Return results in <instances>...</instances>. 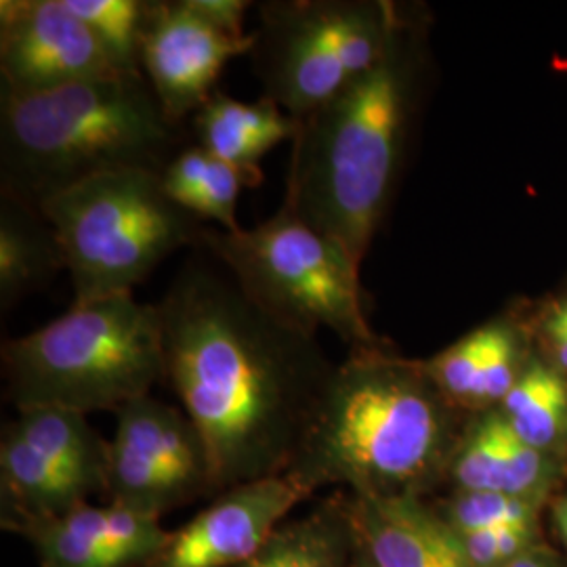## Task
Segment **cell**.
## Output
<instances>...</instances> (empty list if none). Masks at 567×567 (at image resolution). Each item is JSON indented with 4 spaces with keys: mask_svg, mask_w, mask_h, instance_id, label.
Here are the masks:
<instances>
[{
    "mask_svg": "<svg viewBox=\"0 0 567 567\" xmlns=\"http://www.w3.org/2000/svg\"><path fill=\"white\" fill-rule=\"evenodd\" d=\"M311 496L290 477L231 486L179 529L147 567H240Z\"/></svg>",
    "mask_w": 567,
    "mask_h": 567,
    "instance_id": "cell-11",
    "label": "cell"
},
{
    "mask_svg": "<svg viewBox=\"0 0 567 567\" xmlns=\"http://www.w3.org/2000/svg\"><path fill=\"white\" fill-rule=\"evenodd\" d=\"M358 567H368V566H365L364 561H362V555H360V566H358Z\"/></svg>",
    "mask_w": 567,
    "mask_h": 567,
    "instance_id": "cell-32",
    "label": "cell"
},
{
    "mask_svg": "<svg viewBox=\"0 0 567 567\" xmlns=\"http://www.w3.org/2000/svg\"><path fill=\"white\" fill-rule=\"evenodd\" d=\"M515 377V341L507 326H486V351L480 368V377L473 391L471 408L496 404L507 398L517 383Z\"/></svg>",
    "mask_w": 567,
    "mask_h": 567,
    "instance_id": "cell-25",
    "label": "cell"
},
{
    "mask_svg": "<svg viewBox=\"0 0 567 567\" xmlns=\"http://www.w3.org/2000/svg\"><path fill=\"white\" fill-rule=\"evenodd\" d=\"M112 442L164 466L192 496H217L213 465L200 431L187 412L163 400L143 395L122 405Z\"/></svg>",
    "mask_w": 567,
    "mask_h": 567,
    "instance_id": "cell-14",
    "label": "cell"
},
{
    "mask_svg": "<svg viewBox=\"0 0 567 567\" xmlns=\"http://www.w3.org/2000/svg\"><path fill=\"white\" fill-rule=\"evenodd\" d=\"M503 567H559L557 564H553L548 557H543V555H538V553H532V550H526L524 555H519V557H515L513 561H508L507 566Z\"/></svg>",
    "mask_w": 567,
    "mask_h": 567,
    "instance_id": "cell-29",
    "label": "cell"
},
{
    "mask_svg": "<svg viewBox=\"0 0 567 567\" xmlns=\"http://www.w3.org/2000/svg\"><path fill=\"white\" fill-rule=\"evenodd\" d=\"M299 126L301 122L269 97L238 102L219 89L194 114L196 143L234 166L248 187L264 183L265 154L280 143H292Z\"/></svg>",
    "mask_w": 567,
    "mask_h": 567,
    "instance_id": "cell-15",
    "label": "cell"
},
{
    "mask_svg": "<svg viewBox=\"0 0 567 567\" xmlns=\"http://www.w3.org/2000/svg\"><path fill=\"white\" fill-rule=\"evenodd\" d=\"M116 74L65 0L0 2V81L16 95Z\"/></svg>",
    "mask_w": 567,
    "mask_h": 567,
    "instance_id": "cell-10",
    "label": "cell"
},
{
    "mask_svg": "<svg viewBox=\"0 0 567 567\" xmlns=\"http://www.w3.org/2000/svg\"><path fill=\"white\" fill-rule=\"evenodd\" d=\"M503 473L505 416L486 414L461 435L447 477L461 492H503Z\"/></svg>",
    "mask_w": 567,
    "mask_h": 567,
    "instance_id": "cell-23",
    "label": "cell"
},
{
    "mask_svg": "<svg viewBox=\"0 0 567 567\" xmlns=\"http://www.w3.org/2000/svg\"><path fill=\"white\" fill-rule=\"evenodd\" d=\"M456 536L465 550L468 566L503 567L526 553L534 536V526L487 527Z\"/></svg>",
    "mask_w": 567,
    "mask_h": 567,
    "instance_id": "cell-26",
    "label": "cell"
},
{
    "mask_svg": "<svg viewBox=\"0 0 567 567\" xmlns=\"http://www.w3.org/2000/svg\"><path fill=\"white\" fill-rule=\"evenodd\" d=\"M416 63L400 28L383 60L301 121L284 203L358 265L383 221L404 154Z\"/></svg>",
    "mask_w": 567,
    "mask_h": 567,
    "instance_id": "cell-3",
    "label": "cell"
},
{
    "mask_svg": "<svg viewBox=\"0 0 567 567\" xmlns=\"http://www.w3.org/2000/svg\"><path fill=\"white\" fill-rule=\"evenodd\" d=\"M547 322L561 326V328H566L567 330V301L557 305V307H553V311H550V316H548Z\"/></svg>",
    "mask_w": 567,
    "mask_h": 567,
    "instance_id": "cell-30",
    "label": "cell"
},
{
    "mask_svg": "<svg viewBox=\"0 0 567 567\" xmlns=\"http://www.w3.org/2000/svg\"><path fill=\"white\" fill-rule=\"evenodd\" d=\"M501 414L519 440L545 452L561 437L566 426V385L553 370L534 365L508 391Z\"/></svg>",
    "mask_w": 567,
    "mask_h": 567,
    "instance_id": "cell-21",
    "label": "cell"
},
{
    "mask_svg": "<svg viewBox=\"0 0 567 567\" xmlns=\"http://www.w3.org/2000/svg\"><path fill=\"white\" fill-rule=\"evenodd\" d=\"M65 4L89 28L116 74H142L143 34L152 0H65Z\"/></svg>",
    "mask_w": 567,
    "mask_h": 567,
    "instance_id": "cell-22",
    "label": "cell"
},
{
    "mask_svg": "<svg viewBox=\"0 0 567 567\" xmlns=\"http://www.w3.org/2000/svg\"><path fill=\"white\" fill-rule=\"evenodd\" d=\"M454 405L421 364L351 351L337 364L286 477L313 498H421L447 475L461 435Z\"/></svg>",
    "mask_w": 567,
    "mask_h": 567,
    "instance_id": "cell-2",
    "label": "cell"
},
{
    "mask_svg": "<svg viewBox=\"0 0 567 567\" xmlns=\"http://www.w3.org/2000/svg\"><path fill=\"white\" fill-rule=\"evenodd\" d=\"M547 471V461L543 450L529 446L515 435L505 419V473L503 492L511 496L532 498V492L543 482Z\"/></svg>",
    "mask_w": 567,
    "mask_h": 567,
    "instance_id": "cell-27",
    "label": "cell"
},
{
    "mask_svg": "<svg viewBox=\"0 0 567 567\" xmlns=\"http://www.w3.org/2000/svg\"><path fill=\"white\" fill-rule=\"evenodd\" d=\"M349 496L368 567H471L458 536L423 498Z\"/></svg>",
    "mask_w": 567,
    "mask_h": 567,
    "instance_id": "cell-13",
    "label": "cell"
},
{
    "mask_svg": "<svg viewBox=\"0 0 567 567\" xmlns=\"http://www.w3.org/2000/svg\"><path fill=\"white\" fill-rule=\"evenodd\" d=\"M0 496L2 527L13 534L25 524L58 517L89 503V494L79 484L61 475L7 426L0 440Z\"/></svg>",
    "mask_w": 567,
    "mask_h": 567,
    "instance_id": "cell-19",
    "label": "cell"
},
{
    "mask_svg": "<svg viewBox=\"0 0 567 567\" xmlns=\"http://www.w3.org/2000/svg\"><path fill=\"white\" fill-rule=\"evenodd\" d=\"M58 234L74 303L133 295L158 265L200 246L206 224L164 192L161 173L95 175L39 204Z\"/></svg>",
    "mask_w": 567,
    "mask_h": 567,
    "instance_id": "cell-6",
    "label": "cell"
},
{
    "mask_svg": "<svg viewBox=\"0 0 567 567\" xmlns=\"http://www.w3.org/2000/svg\"><path fill=\"white\" fill-rule=\"evenodd\" d=\"M192 7L196 9V13H200L204 20L213 23L215 28L224 30L225 34L244 39L250 32H246L244 20L250 7H255L252 2L246 0H189Z\"/></svg>",
    "mask_w": 567,
    "mask_h": 567,
    "instance_id": "cell-28",
    "label": "cell"
},
{
    "mask_svg": "<svg viewBox=\"0 0 567 567\" xmlns=\"http://www.w3.org/2000/svg\"><path fill=\"white\" fill-rule=\"evenodd\" d=\"M255 32L225 34L204 20L189 0H152L142 44V74L166 116L182 124L217 91L225 65L250 55Z\"/></svg>",
    "mask_w": 567,
    "mask_h": 567,
    "instance_id": "cell-9",
    "label": "cell"
},
{
    "mask_svg": "<svg viewBox=\"0 0 567 567\" xmlns=\"http://www.w3.org/2000/svg\"><path fill=\"white\" fill-rule=\"evenodd\" d=\"M161 179L166 196L204 224H217L224 231L240 229L236 208L243 187H248L246 179L203 145H185L166 164Z\"/></svg>",
    "mask_w": 567,
    "mask_h": 567,
    "instance_id": "cell-20",
    "label": "cell"
},
{
    "mask_svg": "<svg viewBox=\"0 0 567 567\" xmlns=\"http://www.w3.org/2000/svg\"><path fill=\"white\" fill-rule=\"evenodd\" d=\"M454 534H471L487 527L534 526L532 498L503 492H461L437 511Z\"/></svg>",
    "mask_w": 567,
    "mask_h": 567,
    "instance_id": "cell-24",
    "label": "cell"
},
{
    "mask_svg": "<svg viewBox=\"0 0 567 567\" xmlns=\"http://www.w3.org/2000/svg\"><path fill=\"white\" fill-rule=\"evenodd\" d=\"M250 63L264 97L301 122L370 72L398 32L383 2L267 0Z\"/></svg>",
    "mask_w": 567,
    "mask_h": 567,
    "instance_id": "cell-8",
    "label": "cell"
},
{
    "mask_svg": "<svg viewBox=\"0 0 567 567\" xmlns=\"http://www.w3.org/2000/svg\"><path fill=\"white\" fill-rule=\"evenodd\" d=\"M61 269L63 250L41 208L0 189V313L44 288Z\"/></svg>",
    "mask_w": 567,
    "mask_h": 567,
    "instance_id": "cell-17",
    "label": "cell"
},
{
    "mask_svg": "<svg viewBox=\"0 0 567 567\" xmlns=\"http://www.w3.org/2000/svg\"><path fill=\"white\" fill-rule=\"evenodd\" d=\"M39 567H147L166 547L161 517L107 503L79 507L21 526Z\"/></svg>",
    "mask_w": 567,
    "mask_h": 567,
    "instance_id": "cell-12",
    "label": "cell"
},
{
    "mask_svg": "<svg viewBox=\"0 0 567 567\" xmlns=\"http://www.w3.org/2000/svg\"><path fill=\"white\" fill-rule=\"evenodd\" d=\"M360 543L344 492H332L290 517L240 567H358Z\"/></svg>",
    "mask_w": 567,
    "mask_h": 567,
    "instance_id": "cell-16",
    "label": "cell"
},
{
    "mask_svg": "<svg viewBox=\"0 0 567 567\" xmlns=\"http://www.w3.org/2000/svg\"><path fill=\"white\" fill-rule=\"evenodd\" d=\"M555 515H557V524H559V529H561V534H564V538H566L567 543V501L559 503Z\"/></svg>",
    "mask_w": 567,
    "mask_h": 567,
    "instance_id": "cell-31",
    "label": "cell"
},
{
    "mask_svg": "<svg viewBox=\"0 0 567 567\" xmlns=\"http://www.w3.org/2000/svg\"><path fill=\"white\" fill-rule=\"evenodd\" d=\"M156 305L166 383L203 435L217 494L286 475L337 368L318 337L206 264L185 265Z\"/></svg>",
    "mask_w": 567,
    "mask_h": 567,
    "instance_id": "cell-1",
    "label": "cell"
},
{
    "mask_svg": "<svg viewBox=\"0 0 567 567\" xmlns=\"http://www.w3.org/2000/svg\"><path fill=\"white\" fill-rule=\"evenodd\" d=\"M200 246L244 292L307 334L334 332L358 349H379L365 320L360 267L286 204L264 224L224 231L206 227Z\"/></svg>",
    "mask_w": 567,
    "mask_h": 567,
    "instance_id": "cell-7",
    "label": "cell"
},
{
    "mask_svg": "<svg viewBox=\"0 0 567 567\" xmlns=\"http://www.w3.org/2000/svg\"><path fill=\"white\" fill-rule=\"evenodd\" d=\"M2 379L18 410L116 412L166 383L158 305L133 295L74 303L58 320L2 344Z\"/></svg>",
    "mask_w": 567,
    "mask_h": 567,
    "instance_id": "cell-5",
    "label": "cell"
},
{
    "mask_svg": "<svg viewBox=\"0 0 567 567\" xmlns=\"http://www.w3.org/2000/svg\"><path fill=\"white\" fill-rule=\"evenodd\" d=\"M183 147L182 124L142 74L0 97V189L37 206L103 173H163Z\"/></svg>",
    "mask_w": 567,
    "mask_h": 567,
    "instance_id": "cell-4",
    "label": "cell"
},
{
    "mask_svg": "<svg viewBox=\"0 0 567 567\" xmlns=\"http://www.w3.org/2000/svg\"><path fill=\"white\" fill-rule=\"evenodd\" d=\"M4 426L89 496L105 494L110 442L91 426L86 414L65 408H25Z\"/></svg>",
    "mask_w": 567,
    "mask_h": 567,
    "instance_id": "cell-18",
    "label": "cell"
}]
</instances>
